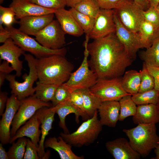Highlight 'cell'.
<instances>
[{
  "label": "cell",
  "instance_id": "1",
  "mask_svg": "<svg viewBox=\"0 0 159 159\" xmlns=\"http://www.w3.org/2000/svg\"><path fill=\"white\" fill-rule=\"evenodd\" d=\"M90 68L97 79L119 77L134 60L112 33L88 44Z\"/></svg>",
  "mask_w": 159,
  "mask_h": 159
},
{
  "label": "cell",
  "instance_id": "2",
  "mask_svg": "<svg viewBox=\"0 0 159 159\" xmlns=\"http://www.w3.org/2000/svg\"><path fill=\"white\" fill-rule=\"evenodd\" d=\"M36 68L39 82L59 85L66 82L74 66L64 56L54 54L36 58Z\"/></svg>",
  "mask_w": 159,
  "mask_h": 159
},
{
  "label": "cell",
  "instance_id": "3",
  "mask_svg": "<svg viewBox=\"0 0 159 159\" xmlns=\"http://www.w3.org/2000/svg\"><path fill=\"white\" fill-rule=\"evenodd\" d=\"M132 148L143 157L148 155L159 143L156 124H138L130 129H123Z\"/></svg>",
  "mask_w": 159,
  "mask_h": 159
},
{
  "label": "cell",
  "instance_id": "4",
  "mask_svg": "<svg viewBox=\"0 0 159 159\" xmlns=\"http://www.w3.org/2000/svg\"><path fill=\"white\" fill-rule=\"evenodd\" d=\"M102 126L98 118L97 110L92 117L83 122L74 132L70 134L62 132L60 135L68 143L81 147L93 143L101 131Z\"/></svg>",
  "mask_w": 159,
  "mask_h": 159
},
{
  "label": "cell",
  "instance_id": "5",
  "mask_svg": "<svg viewBox=\"0 0 159 159\" xmlns=\"http://www.w3.org/2000/svg\"><path fill=\"white\" fill-rule=\"evenodd\" d=\"M24 55L29 69L28 74L25 73L22 76L24 81L19 82L16 81L15 74H7L6 77L9 82L11 94L15 95L20 100L34 95L35 89L33 85L38 79L36 58L30 54L25 53Z\"/></svg>",
  "mask_w": 159,
  "mask_h": 159
},
{
  "label": "cell",
  "instance_id": "6",
  "mask_svg": "<svg viewBox=\"0 0 159 159\" xmlns=\"http://www.w3.org/2000/svg\"><path fill=\"white\" fill-rule=\"evenodd\" d=\"M5 28L9 32L11 38L16 45L25 52L30 53L36 58L54 54L65 56L66 54L67 50L65 47L56 49H49L43 46L36 39L21 32L12 26L6 27Z\"/></svg>",
  "mask_w": 159,
  "mask_h": 159
},
{
  "label": "cell",
  "instance_id": "7",
  "mask_svg": "<svg viewBox=\"0 0 159 159\" xmlns=\"http://www.w3.org/2000/svg\"><path fill=\"white\" fill-rule=\"evenodd\" d=\"M90 38L89 35H86L84 43V57L81 64L76 71L71 73L68 80L64 83L71 92L78 90L90 89L97 80L95 73L90 68L88 64L89 52L87 46Z\"/></svg>",
  "mask_w": 159,
  "mask_h": 159
},
{
  "label": "cell",
  "instance_id": "8",
  "mask_svg": "<svg viewBox=\"0 0 159 159\" xmlns=\"http://www.w3.org/2000/svg\"><path fill=\"white\" fill-rule=\"evenodd\" d=\"M114 11L121 23L127 29L138 32L144 20V10L133 0H124Z\"/></svg>",
  "mask_w": 159,
  "mask_h": 159
},
{
  "label": "cell",
  "instance_id": "9",
  "mask_svg": "<svg viewBox=\"0 0 159 159\" xmlns=\"http://www.w3.org/2000/svg\"><path fill=\"white\" fill-rule=\"evenodd\" d=\"M120 77L97 79L95 84L90 88V90L102 102L119 101L123 97L130 95L123 88L121 78Z\"/></svg>",
  "mask_w": 159,
  "mask_h": 159
},
{
  "label": "cell",
  "instance_id": "10",
  "mask_svg": "<svg viewBox=\"0 0 159 159\" xmlns=\"http://www.w3.org/2000/svg\"><path fill=\"white\" fill-rule=\"evenodd\" d=\"M20 104L11 124L10 134L13 136L22 125L30 119L39 109L50 106L49 103L43 102L34 95L20 100Z\"/></svg>",
  "mask_w": 159,
  "mask_h": 159
},
{
  "label": "cell",
  "instance_id": "11",
  "mask_svg": "<svg viewBox=\"0 0 159 159\" xmlns=\"http://www.w3.org/2000/svg\"><path fill=\"white\" fill-rule=\"evenodd\" d=\"M65 33L56 20H53L35 36L43 46L52 49L61 48L66 43Z\"/></svg>",
  "mask_w": 159,
  "mask_h": 159
},
{
  "label": "cell",
  "instance_id": "12",
  "mask_svg": "<svg viewBox=\"0 0 159 159\" xmlns=\"http://www.w3.org/2000/svg\"><path fill=\"white\" fill-rule=\"evenodd\" d=\"M114 17L116 35L128 54L134 60L138 50L143 48L139 34L130 31L125 27L115 12Z\"/></svg>",
  "mask_w": 159,
  "mask_h": 159
},
{
  "label": "cell",
  "instance_id": "13",
  "mask_svg": "<svg viewBox=\"0 0 159 159\" xmlns=\"http://www.w3.org/2000/svg\"><path fill=\"white\" fill-rule=\"evenodd\" d=\"M114 12V9H100L95 19L93 29L90 34V38L98 39L115 33Z\"/></svg>",
  "mask_w": 159,
  "mask_h": 159
},
{
  "label": "cell",
  "instance_id": "14",
  "mask_svg": "<svg viewBox=\"0 0 159 159\" xmlns=\"http://www.w3.org/2000/svg\"><path fill=\"white\" fill-rule=\"evenodd\" d=\"M20 104V101L14 94L8 98L0 122V140L3 145L9 143L10 127Z\"/></svg>",
  "mask_w": 159,
  "mask_h": 159
},
{
  "label": "cell",
  "instance_id": "15",
  "mask_svg": "<svg viewBox=\"0 0 159 159\" xmlns=\"http://www.w3.org/2000/svg\"><path fill=\"white\" fill-rule=\"evenodd\" d=\"M25 53V51L16 45L11 37L0 46V59L9 62L16 72L18 77L21 74L23 61L19 57Z\"/></svg>",
  "mask_w": 159,
  "mask_h": 159
},
{
  "label": "cell",
  "instance_id": "16",
  "mask_svg": "<svg viewBox=\"0 0 159 159\" xmlns=\"http://www.w3.org/2000/svg\"><path fill=\"white\" fill-rule=\"evenodd\" d=\"M54 13L27 16L19 19L18 29L28 35L35 36L53 20Z\"/></svg>",
  "mask_w": 159,
  "mask_h": 159
},
{
  "label": "cell",
  "instance_id": "17",
  "mask_svg": "<svg viewBox=\"0 0 159 159\" xmlns=\"http://www.w3.org/2000/svg\"><path fill=\"white\" fill-rule=\"evenodd\" d=\"M9 7L15 12L16 19H19L27 16L54 13L56 10L41 6L29 0H12Z\"/></svg>",
  "mask_w": 159,
  "mask_h": 159
},
{
  "label": "cell",
  "instance_id": "18",
  "mask_svg": "<svg viewBox=\"0 0 159 159\" xmlns=\"http://www.w3.org/2000/svg\"><path fill=\"white\" fill-rule=\"evenodd\" d=\"M105 147L115 159H139L141 156L124 138L107 141L105 143Z\"/></svg>",
  "mask_w": 159,
  "mask_h": 159
},
{
  "label": "cell",
  "instance_id": "19",
  "mask_svg": "<svg viewBox=\"0 0 159 159\" xmlns=\"http://www.w3.org/2000/svg\"><path fill=\"white\" fill-rule=\"evenodd\" d=\"M43 107L36 112L40 122L41 137L39 143L38 154L40 159H44L46 153L44 150V143L46 136L52 128L55 113L52 110L51 107Z\"/></svg>",
  "mask_w": 159,
  "mask_h": 159
},
{
  "label": "cell",
  "instance_id": "20",
  "mask_svg": "<svg viewBox=\"0 0 159 159\" xmlns=\"http://www.w3.org/2000/svg\"><path fill=\"white\" fill-rule=\"evenodd\" d=\"M100 122L102 125L114 127L119 120L120 105L118 101L102 102L98 109Z\"/></svg>",
  "mask_w": 159,
  "mask_h": 159
},
{
  "label": "cell",
  "instance_id": "21",
  "mask_svg": "<svg viewBox=\"0 0 159 159\" xmlns=\"http://www.w3.org/2000/svg\"><path fill=\"white\" fill-rule=\"evenodd\" d=\"M40 125V121L36 112L24 125L17 130L15 135L11 138L9 143H12L19 138L26 136L30 138L38 149L39 137L41 134V130L39 129Z\"/></svg>",
  "mask_w": 159,
  "mask_h": 159
},
{
  "label": "cell",
  "instance_id": "22",
  "mask_svg": "<svg viewBox=\"0 0 159 159\" xmlns=\"http://www.w3.org/2000/svg\"><path fill=\"white\" fill-rule=\"evenodd\" d=\"M54 14L63 30L66 34L77 37L82 36L84 32L70 11L64 8L56 9Z\"/></svg>",
  "mask_w": 159,
  "mask_h": 159
},
{
  "label": "cell",
  "instance_id": "23",
  "mask_svg": "<svg viewBox=\"0 0 159 159\" xmlns=\"http://www.w3.org/2000/svg\"><path fill=\"white\" fill-rule=\"evenodd\" d=\"M51 108L52 111L58 115L59 119V126L65 133H69L65 123L67 115L71 113L74 114L77 123L79 121V119L80 116L84 118H88L85 113L69 100L52 107Z\"/></svg>",
  "mask_w": 159,
  "mask_h": 159
},
{
  "label": "cell",
  "instance_id": "24",
  "mask_svg": "<svg viewBox=\"0 0 159 159\" xmlns=\"http://www.w3.org/2000/svg\"><path fill=\"white\" fill-rule=\"evenodd\" d=\"M136 124H156L159 122V112L156 105H138L136 113L132 117Z\"/></svg>",
  "mask_w": 159,
  "mask_h": 159
},
{
  "label": "cell",
  "instance_id": "25",
  "mask_svg": "<svg viewBox=\"0 0 159 159\" xmlns=\"http://www.w3.org/2000/svg\"><path fill=\"white\" fill-rule=\"evenodd\" d=\"M45 148H50L56 151L61 159H83L82 156H79L72 151V145L66 142L61 136L58 139L55 137H50L45 141Z\"/></svg>",
  "mask_w": 159,
  "mask_h": 159
},
{
  "label": "cell",
  "instance_id": "26",
  "mask_svg": "<svg viewBox=\"0 0 159 159\" xmlns=\"http://www.w3.org/2000/svg\"><path fill=\"white\" fill-rule=\"evenodd\" d=\"M141 81V72L134 70L127 71L121 78V84L124 90L132 95L138 93Z\"/></svg>",
  "mask_w": 159,
  "mask_h": 159
},
{
  "label": "cell",
  "instance_id": "27",
  "mask_svg": "<svg viewBox=\"0 0 159 159\" xmlns=\"http://www.w3.org/2000/svg\"><path fill=\"white\" fill-rule=\"evenodd\" d=\"M78 90L83 99L85 112L88 117H91L95 111L98 110L102 102L91 92L90 89Z\"/></svg>",
  "mask_w": 159,
  "mask_h": 159
},
{
  "label": "cell",
  "instance_id": "28",
  "mask_svg": "<svg viewBox=\"0 0 159 159\" xmlns=\"http://www.w3.org/2000/svg\"><path fill=\"white\" fill-rule=\"evenodd\" d=\"M141 58L146 66L159 67V37L155 39L151 46L140 53Z\"/></svg>",
  "mask_w": 159,
  "mask_h": 159
},
{
  "label": "cell",
  "instance_id": "29",
  "mask_svg": "<svg viewBox=\"0 0 159 159\" xmlns=\"http://www.w3.org/2000/svg\"><path fill=\"white\" fill-rule=\"evenodd\" d=\"M157 28L145 20L141 24L138 33L140 35L143 48L150 47L157 37Z\"/></svg>",
  "mask_w": 159,
  "mask_h": 159
},
{
  "label": "cell",
  "instance_id": "30",
  "mask_svg": "<svg viewBox=\"0 0 159 159\" xmlns=\"http://www.w3.org/2000/svg\"><path fill=\"white\" fill-rule=\"evenodd\" d=\"M59 85L42 83L38 81L34 87L35 92L34 95L41 101L48 102L52 100Z\"/></svg>",
  "mask_w": 159,
  "mask_h": 159
},
{
  "label": "cell",
  "instance_id": "31",
  "mask_svg": "<svg viewBox=\"0 0 159 159\" xmlns=\"http://www.w3.org/2000/svg\"><path fill=\"white\" fill-rule=\"evenodd\" d=\"M120 114L119 120L122 121L127 117L135 114L137 106L132 98V95L125 96L119 101Z\"/></svg>",
  "mask_w": 159,
  "mask_h": 159
},
{
  "label": "cell",
  "instance_id": "32",
  "mask_svg": "<svg viewBox=\"0 0 159 159\" xmlns=\"http://www.w3.org/2000/svg\"><path fill=\"white\" fill-rule=\"evenodd\" d=\"M159 92L154 88L143 92H138L132 95L133 101L137 105L154 104L156 105Z\"/></svg>",
  "mask_w": 159,
  "mask_h": 159
},
{
  "label": "cell",
  "instance_id": "33",
  "mask_svg": "<svg viewBox=\"0 0 159 159\" xmlns=\"http://www.w3.org/2000/svg\"><path fill=\"white\" fill-rule=\"evenodd\" d=\"M77 22L86 34H90L93 29L95 19L81 13L74 7L69 9Z\"/></svg>",
  "mask_w": 159,
  "mask_h": 159
},
{
  "label": "cell",
  "instance_id": "34",
  "mask_svg": "<svg viewBox=\"0 0 159 159\" xmlns=\"http://www.w3.org/2000/svg\"><path fill=\"white\" fill-rule=\"evenodd\" d=\"M74 8L78 11L95 18L101 9L97 0H82Z\"/></svg>",
  "mask_w": 159,
  "mask_h": 159
},
{
  "label": "cell",
  "instance_id": "35",
  "mask_svg": "<svg viewBox=\"0 0 159 159\" xmlns=\"http://www.w3.org/2000/svg\"><path fill=\"white\" fill-rule=\"evenodd\" d=\"M27 140L23 137L18 138L16 142L12 143L7 152L9 159H23Z\"/></svg>",
  "mask_w": 159,
  "mask_h": 159
},
{
  "label": "cell",
  "instance_id": "36",
  "mask_svg": "<svg viewBox=\"0 0 159 159\" xmlns=\"http://www.w3.org/2000/svg\"><path fill=\"white\" fill-rule=\"evenodd\" d=\"M141 72V81L138 92H143L154 88L155 86L154 78L148 71L144 63Z\"/></svg>",
  "mask_w": 159,
  "mask_h": 159
},
{
  "label": "cell",
  "instance_id": "37",
  "mask_svg": "<svg viewBox=\"0 0 159 159\" xmlns=\"http://www.w3.org/2000/svg\"><path fill=\"white\" fill-rule=\"evenodd\" d=\"M71 92L64 83L59 85L51 101L52 107L69 100Z\"/></svg>",
  "mask_w": 159,
  "mask_h": 159
},
{
  "label": "cell",
  "instance_id": "38",
  "mask_svg": "<svg viewBox=\"0 0 159 159\" xmlns=\"http://www.w3.org/2000/svg\"><path fill=\"white\" fill-rule=\"evenodd\" d=\"M16 19L15 12L11 7H4L0 5V23H2L6 27L9 26L18 22Z\"/></svg>",
  "mask_w": 159,
  "mask_h": 159
},
{
  "label": "cell",
  "instance_id": "39",
  "mask_svg": "<svg viewBox=\"0 0 159 159\" xmlns=\"http://www.w3.org/2000/svg\"><path fill=\"white\" fill-rule=\"evenodd\" d=\"M41 6L56 9L64 8L66 6L65 0H29Z\"/></svg>",
  "mask_w": 159,
  "mask_h": 159
},
{
  "label": "cell",
  "instance_id": "40",
  "mask_svg": "<svg viewBox=\"0 0 159 159\" xmlns=\"http://www.w3.org/2000/svg\"><path fill=\"white\" fill-rule=\"evenodd\" d=\"M144 20L151 23L157 28L159 27V13L156 8L152 6L144 11Z\"/></svg>",
  "mask_w": 159,
  "mask_h": 159
},
{
  "label": "cell",
  "instance_id": "41",
  "mask_svg": "<svg viewBox=\"0 0 159 159\" xmlns=\"http://www.w3.org/2000/svg\"><path fill=\"white\" fill-rule=\"evenodd\" d=\"M38 149L29 139H28L23 159H39Z\"/></svg>",
  "mask_w": 159,
  "mask_h": 159
},
{
  "label": "cell",
  "instance_id": "42",
  "mask_svg": "<svg viewBox=\"0 0 159 159\" xmlns=\"http://www.w3.org/2000/svg\"><path fill=\"white\" fill-rule=\"evenodd\" d=\"M69 100L85 113L84 108L83 99L78 90L71 92Z\"/></svg>",
  "mask_w": 159,
  "mask_h": 159
},
{
  "label": "cell",
  "instance_id": "43",
  "mask_svg": "<svg viewBox=\"0 0 159 159\" xmlns=\"http://www.w3.org/2000/svg\"><path fill=\"white\" fill-rule=\"evenodd\" d=\"M101 9H116L124 0H97Z\"/></svg>",
  "mask_w": 159,
  "mask_h": 159
},
{
  "label": "cell",
  "instance_id": "44",
  "mask_svg": "<svg viewBox=\"0 0 159 159\" xmlns=\"http://www.w3.org/2000/svg\"><path fill=\"white\" fill-rule=\"evenodd\" d=\"M146 66L154 78L155 84L154 88L159 92V67Z\"/></svg>",
  "mask_w": 159,
  "mask_h": 159
},
{
  "label": "cell",
  "instance_id": "45",
  "mask_svg": "<svg viewBox=\"0 0 159 159\" xmlns=\"http://www.w3.org/2000/svg\"><path fill=\"white\" fill-rule=\"evenodd\" d=\"M8 93L5 92H0V115H2L4 113L5 105L8 99Z\"/></svg>",
  "mask_w": 159,
  "mask_h": 159
},
{
  "label": "cell",
  "instance_id": "46",
  "mask_svg": "<svg viewBox=\"0 0 159 159\" xmlns=\"http://www.w3.org/2000/svg\"><path fill=\"white\" fill-rule=\"evenodd\" d=\"M3 25L0 24V42L3 43L11 36L9 32L3 27Z\"/></svg>",
  "mask_w": 159,
  "mask_h": 159
},
{
  "label": "cell",
  "instance_id": "47",
  "mask_svg": "<svg viewBox=\"0 0 159 159\" xmlns=\"http://www.w3.org/2000/svg\"><path fill=\"white\" fill-rule=\"evenodd\" d=\"M9 63L5 60H4L0 65V72L9 74L14 70Z\"/></svg>",
  "mask_w": 159,
  "mask_h": 159
},
{
  "label": "cell",
  "instance_id": "48",
  "mask_svg": "<svg viewBox=\"0 0 159 159\" xmlns=\"http://www.w3.org/2000/svg\"><path fill=\"white\" fill-rule=\"evenodd\" d=\"M133 0L144 11L147 10L150 7V4L148 0Z\"/></svg>",
  "mask_w": 159,
  "mask_h": 159
},
{
  "label": "cell",
  "instance_id": "49",
  "mask_svg": "<svg viewBox=\"0 0 159 159\" xmlns=\"http://www.w3.org/2000/svg\"><path fill=\"white\" fill-rule=\"evenodd\" d=\"M2 143L0 144V159H9L8 153L6 151Z\"/></svg>",
  "mask_w": 159,
  "mask_h": 159
},
{
  "label": "cell",
  "instance_id": "50",
  "mask_svg": "<svg viewBox=\"0 0 159 159\" xmlns=\"http://www.w3.org/2000/svg\"><path fill=\"white\" fill-rule=\"evenodd\" d=\"M82 0H65L66 6L71 8L74 7L78 3Z\"/></svg>",
  "mask_w": 159,
  "mask_h": 159
},
{
  "label": "cell",
  "instance_id": "51",
  "mask_svg": "<svg viewBox=\"0 0 159 159\" xmlns=\"http://www.w3.org/2000/svg\"><path fill=\"white\" fill-rule=\"evenodd\" d=\"M7 74L2 72H0V88L3 85L5 80H6Z\"/></svg>",
  "mask_w": 159,
  "mask_h": 159
},
{
  "label": "cell",
  "instance_id": "52",
  "mask_svg": "<svg viewBox=\"0 0 159 159\" xmlns=\"http://www.w3.org/2000/svg\"><path fill=\"white\" fill-rule=\"evenodd\" d=\"M150 6L157 8L159 4V0H148Z\"/></svg>",
  "mask_w": 159,
  "mask_h": 159
},
{
  "label": "cell",
  "instance_id": "53",
  "mask_svg": "<svg viewBox=\"0 0 159 159\" xmlns=\"http://www.w3.org/2000/svg\"><path fill=\"white\" fill-rule=\"evenodd\" d=\"M155 149V157L153 159H159V143Z\"/></svg>",
  "mask_w": 159,
  "mask_h": 159
},
{
  "label": "cell",
  "instance_id": "54",
  "mask_svg": "<svg viewBox=\"0 0 159 159\" xmlns=\"http://www.w3.org/2000/svg\"><path fill=\"white\" fill-rule=\"evenodd\" d=\"M156 105L158 110L159 112V97L158 101Z\"/></svg>",
  "mask_w": 159,
  "mask_h": 159
},
{
  "label": "cell",
  "instance_id": "55",
  "mask_svg": "<svg viewBox=\"0 0 159 159\" xmlns=\"http://www.w3.org/2000/svg\"><path fill=\"white\" fill-rule=\"evenodd\" d=\"M157 37H159V27L157 28Z\"/></svg>",
  "mask_w": 159,
  "mask_h": 159
},
{
  "label": "cell",
  "instance_id": "56",
  "mask_svg": "<svg viewBox=\"0 0 159 159\" xmlns=\"http://www.w3.org/2000/svg\"><path fill=\"white\" fill-rule=\"evenodd\" d=\"M4 0H0V4H2L4 2Z\"/></svg>",
  "mask_w": 159,
  "mask_h": 159
},
{
  "label": "cell",
  "instance_id": "57",
  "mask_svg": "<svg viewBox=\"0 0 159 159\" xmlns=\"http://www.w3.org/2000/svg\"><path fill=\"white\" fill-rule=\"evenodd\" d=\"M156 9L159 13V4L158 5Z\"/></svg>",
  "mask_w": 159,
  "mask_h": 159
}]
</instances>
